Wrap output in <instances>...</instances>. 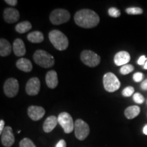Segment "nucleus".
Returning a JSON list of instances; mask_svg holds the SVG:
<instances>
[{
  "label": "nucleus",
  "instance_id": "obj_15",
  "mask_svg": "<svg viewBox=\"0 0 147 147\" xmlns=\"http://www.w3.org/2000/svg\"><path fill=\"white\" fill-rule=\"evenodd\" d=\"M12 49H13L14 54L18 57H23L26 54L25 44L23 40L19 38H17L14 41Z\"/></svg>",
  "mask_w": 147,
  "mask_h": 147
},
{
  "label": "nucleus",
  "instance_id": "obj_31",
  "mask_svg": "<svg viewBox=\"0 0 147 147\" xmlns=\"http://www.w3.org/2000/svg\"><path fill=\"white\" fill-rule=\"evenodd\" d=\"M5 2L11 6H15L17 4L18 1L16 0H5Z\"/></svg>",
  "mask_w": 147,
  "mask_h": 147
},
{
  "label": "nucleus",
  "instance_id": "obj_20",
  "mask_svg": "<svg viewBox=\"0 0 147 147\" xmlns=\"http://www.w3.org/2000/svg\"><path fill=\"white\" fill-rule=\"evenodd\" d=\"M140 113V108L138 106H131L127 108L124 114L127 119H133L139 115Z\"/></svg>",
  "mask_w": 147,
  "mask_h": 147
},
{
  "label": "nucleus",
  "instance_id": "obj_8",
  "mask_svg": "<svg viewBox=\"0 0 147 147\" xmlns=\"http://www.w3.org/2000/svg\"><path fill=\"white\" fill-rule=\"evenodd\" d=\"M58 123L63 129L65 134H69L74 129V123L71 116L69 113L63 112L58 116Z\"/></svg>",
  "mask_w": 147,
  "mask_h": 147
},
{
  "label": "nucleus",
  "instance_id": "obj_17",
  "mask_svg": "<svg viewBox=\"0 0 147 147\" xmlns=\"http://www.w3.org/2000/svg\"><path fill=\"white\" fill-rule=\"evenodd\" d=\"M46 83L51 89H55L58 84L57 74L54 70L48 71L46 75Z\"/></svg>",
  "mask_w": 147,
  "mask_h": 147
},
{
  "label": "nucleus",
  "instance_id": "obj_1",
  "mask_svg": "<svg viewBox=\"0 0 147 147\" xmlns=\"http://www.w3.org/2000/svg\"><path fill=\"white\" fill-rule=\"evenodd\" d=\"M74 21L78 26L82 28H93L100 23V16L94 11L82 9L75 14Z\"/></svg>",
  "mask_w": 147,
  "mask_h": 147
},
{
  "label": "nucleus",
  "instance_id": "obj_33",
  "mask_svg": "<svg viewBox=\"0 0 147 147\" xmlns=\"http://www.w3.org/2000/svg\"><path fill=\"white\" fill-rule=\"evenodd\" d=\"M140 87L142 90H145V91L147 90V79H146V80H144V81H143L142 83H141Z\"/></svg>",
  "mask_w": 147,
  "mask_h": 147
},
{
  "label": "nucleus",
  "instance_id": "obj_21",
  "mask_svg": "<svg viewBox=\"0 0 147 147\" xmlns=\"http://www.w3.org/2000/svg\"><path fill=\"white\" fill-rule=\"evenodd\" d=\"M27 40L32 43H41L44 40V34L38 31L31 32L27 35Z\"/></svg>",
  "mask_w": 147,
  "mask_h": 147
},
{
  "label": "nucleus",
  "instance_id": "obj_24",
  "mask_svg": "<svg viewBox=\"0 0 147 147\" xmlns=\"http://www.w3.org/2000/svg\"><path fill=\"white\" fill-rule=\"evenodd\" d=\"M134 70V67L131 64H126V65H123L120 69V72L121 74L126 75L128 74L131 73V71Z\"/></svg>",
  "mask_w": 147,
  "mask_h": 147
},
{
  "label": "nucleus",
  "instance_id": "obj_36",
  "mask_svg": "<svg viewBox=\"0 0 147 147\" xmlns=\"http://www.w3.org/2000/svg\"><path fill=\"white\" fill-rule=\"evenodd\" d=\"M144 69H147V61H146V63L144 65Z\"/></svg>",
  "mask_w": 147,
  "mask_h": 147
},
{
  "label": "nucleus",
  "instance_id": "obj_5",
  "mask_svg": "<svg viewBox=\"0 0 147 147\" xmlns=\"http://www.w3.org/2000/svg\"><path fill=\"white\" fill-rule=\"evenodd\" d=\"M80 60L84 65L91 67H94L100 64L101 57L93 51L84 50L80 54Z\"/></svg>",
  "mask_w": 147,
  "mask_h": 147
},
{
  "label": "nucleus",
  "instance_id": "obj_29",
  "mask_svg": "<svg viewBox=\"0 0 147 147\" xmlns=\"http://www.w3.org/2000/svg\"><path fill=\"white\" fill-rule=\"evenodd\" d=\"M143 74L141 72H136L134 74L133 76V79L135 82H141L143 79Z\"/></svg>",
  "mask_w": 147,
  "mask_h": 147
},
{
  "label": "nucleus",
  "instance_id": "obj_3",
  "mask_svg": "<svg viewBox=\"0 0 147 147\" xmlns=\"http://www.w3.org/2000/svg\"><path fill=\"white\" fill-rule=\"evenodd\" d=\"M35 63L44 68H49L55 64L54 57L43 50H37L33 56Z\"/></svg>",
  "mask_w": 147,
  "mask_h": 147
},
{
  "label": "nucleus",
  "instance_id": "obj_25",
  "mask_svg": "<svg viewBox=\"0 0 147 147\" xmlns=\"http://www.w3.org/2000/svg\"><path fill=\"white\" fill-rule=\"evenodd\" d=\"M20 147H36V145L32 140L27 138H23L19 143Z\"/></svg>",
  "mask_w": 147,
  "mask_h": 147
},
{
  "label": "nucleus",
  "instance_id": "obj_23",
  "mask_svg": "<svg viewBox=\"0 0 147 147\" xmlns=\"http://www.w3.org/2000/svg\"><path fill=\"white\" fill-rule=\"evenodd\" d=\"M125 12L128 14H131V15H139L143 13V10L138 7H131V8H127Z\"/></svg>",
  "mask_w": 147,
  "mask_h": 147
},
{
  "label": "nucleus",
  "instance_id": "obj_28",
  "mask_svg": "<svg viewBox=\"0 0 147 147\" xmlns=\"http://www.w3.org/2000/svg\"><path fill=\"white\" fill-rule=\"evenodd\" d=\"M133 100H134V102L137 104H142L144 102V97H143V95L140 93H134V96H133Z\"/></svg>",
  "mask_w": 147,
  "mask_h": 147
},
{
  "label": "nucleus",
  "instance_id": "obj_9",
  "mask_svg": "<svg viewBox=\"0 0 147 147\" xmlns=\"http://www.w3.org/2000/svg\"><path fill=\"white\" fill-rule=\"evenodd\" d=\"M18 90H19V84L16 78H10L5 80L3 86V91L7 97H15L17 95Z\"/></svg>",
  "mask_w": 147,
  "mask_h": 147
},
{
  "label": "nucleus",
  "instance_id": "obj_16",
  "mask_svg": "<svg viewBox=\"0 0 147 147\" xmlns=\"http://www.w3.org/2000/svg\"><path fill=\"white\" fill-rule=\"evenodd\" d=\"M58 123V118L55 116H50L46 119L43 124V129L46 133H50L57 126Z\"/></svg>",
  "mask_w": 147,
  "mask_h": 147
},
{
  "label": "nucleus",
  "instance_id": "obj_22",
  "mask_svg": "<svg viewBox=\"0 0 147 147\" xmlns=\"http://www.w3.org/2000/svg\"><path fill=\"white\" fill-rule=\"evenodd\" d=\"M32 27V24L29 21H23L16 25L15 30L19 34H25L30 30Z\"/></svg>",
  "mask_w": 147,
  "mask_h": 147
},
{
  "label": "nucleus",
  "instance_id": "obj_26",
  "mask_svg": "<svg viewBox=\"0 0 147 147\" xmlns=\"http://www.w3.org/2000/svg\"><path fill=\"white\" fill-rule=\"evenodd\" d=\"M108 12L110 16L114 18H118L121 16V11L117 8H114V7L108 9Z\"/></svg>",
  "mask_w": 147,
  "mask_h": 147
},
{
  "label": "nucleus",
  "instance_id": "obj_30",
  "mask_svg": "<svg viewBox=\"0 0 147 147\" xmlns=\"http://www.w3.org/2000/svg\"><path fill=\"white\" fill-rule=\"evenodd\" d=\"M146 61H147V57H146L144 55H142V56H141L139 58L138 61V64L140 65H144L145 63H146Z\"/></svg>",
  "mask_w": 147,
  "mask_h": 147
},
{
  "label": "nucleus",
  "instance_id": "obj_27",
  "mask_svg": "<svg viewBox=\"0 0 147 147\" xmlns=\"http://www.w3.org/2000/svg\"><path fill=\"white\" fill-rule=\"evenodd\" d=\"M134 91H135V90H134V88L133 87L129 86V87H125L123 90L122 95L125 97H130L131 95L134 94Z\"/></svg>",
  "mask_w": 147,
  "mask_h": 147
},
{
  "label": "nucleus",
  "instance_id": "obj_10",
  "mask_svg": "<svg viewBox=\"0 0 147 147\" xmlns=\"http://www.w3.org/2000/svg\"><path fill=\"white\" fill-rule=\"evenodd\" d=\"M14 136L12 129L10 126L5 127L2 133L1 134V142L5 147H10L14 144Z\"/></svg>",
  "mask_w": 147,
  "mask_h": 147
},
{
  "label": "nucleus",
  "instance_id": "obj_34",
  "mask_svg": "<svg viewBox=\"0 0 147 147\" xmlns=\"http://www.w3.org/2000/svg\"><path fill=\"white\" fill-rule=\"evenodd\" d=\"M4 125H5L4 121H3V120L0 121V134L2 133L3 129H4V128H5Z\"/></svg>",
  "mask_w": 147,
  "mask_h": 147
},
{
  "label": "nucleus",
  "instance_id": "obj_18",
  "mask_svg": "<svg viewBox=\"0 0 147 147\" xmlns=\"http://www.w3.org/2000/svg\"><path fill=\"white\" fill-rule=\"evenodd\" d=\"M16 65L18 69L23 71H25V72H30L33 68L32 62L25 58L19 59L16 61Z\"/></svg>",
  "mask_w": 147,
  "mask_h": 147
},
{
  "label": "nucleus",
  "instance_id": "obj_35",
  "mask_svg": "<svg viewBox=\"0 0 147 147\" xmlns=\"http://www.w3.org/2000/svg\"><path fill=\"white\" fill-rule=\"evenodd\" d=\"M143 132H144L145 135H147V125H145L144 127V128H143Z\"/></svg>",
  "mask_w": 147,
  "mask_h": 147
},
{
  "label": "nucleus",
  "instance_id": "obj_6",
  "mask_svg": "<svg viewBox=\"0 0 147 147\" xmlns=\"http://www.w3.org/2000/svg\"><path fill=\"white\" fill-rule=\"evenodd\" d=\"M70 19V14L64 9H56L50 14V21L53 25H59L65 23Z\"/></svg>",
  "mask_w": 147,
  "mask_h": 147
},
{
  "label": "nucleus",
  "instance_id": "obj_19",
  "mask_svg": "<svg viewBox=\"0 0 147 147\" xmlns=\"http://www.w3.org/2000/svg\"><path fill=\"white\" fill-rule=\"evenodd\" d=\"M12 46L8 40L1 38L0 40V55L1 57L8 56L12 52Z\"/></svg>",
  "mask_w": 147,
  "mask_h": 147
},
{
  "label": "nucleus",
  "instance_id": "obj_32",
  "mask_svg": "<svg viewBox=\"0 0 147 147\" xmlns=\"http://www.w3.org/2000/svg\"><path fill=\"white\" fill-rule=\"evenodd\" d=\"M55 147H66V142L64 140H60Z\"/></svg>",
  "mask_w": 147,
  "mask_h": 147
},
{
  "label": "nucleus",
  "instance_id": "obj_11",
  "mask_svg": "<svg viewBox=\"0 0 147 147\" xmlns=\"http://www.w3.org/2000/svg\"><path fill=\"white\" fill-rule=\"evenodd\" d=\"M26 93L29 95H36L39 93L40 90V81L39 78L37 77L30 78L27 82L26 87Z\"/></svg>",
  "mask_w": 147,
  "mask_h": 147
},
{
  "label": "nucleus",
  "instance_id": "obj_12",
  "mask_svg": "<svg viewBox=\"0 0 147 147\" xmlns=\"http://www.w3.org/2000/svg\"><path fill=\"white\" fill-rule=\"evenodd\" d=\"M27 113L31 119L36 121L40 120L45 116V110L41 106H31L28 108Z\"/></svg>",
  "mask_w": 147,
  "mask_h": 147
},
{
  "label": "nucleus",
  "instance_id": "obj_14",
  "mask_svg": "<svg viewBox=\"0 0 147 147\" xmlns=\"http://www.w3.org/2000/svg\"><path fill=\"white\" fill-rule=\"evenodd\" d=\"M130 55L127 51H120L115 55L114 61L117 66H123L126 65L130 61Z\"/></svg>",
  "mask_w": 147,
  "mask_h": 147
},
{
  "label": "nucleus",
  "instance_id": "obj_13",
  "mask_svg": "<svg viewBox=\"0 0 147 147\" xmlns=\"http://www.w3.org/2000/svg\"><path fill=\"white\" fill-rule=\"evenodd\" d=\"M20 17L19 12L15 8H7L3 11V18L8 23H14L18 21Z\"/></svg>",
  "mask_w": 147,
  "mask_h": 147
},
{
  "label": "nucleus",
  "instance_id": "obj_7",
  "mask_svg": "<svg viewBox=\"0 0 147 147\" xmlns=\"http://www.w3.org/2000/svg\"><path fill=\"white\" fill-rule=\"evenodd\" d=\"M74 132L77 139L79 140H84L89 134V125L82 119H77L74 122Z\"/></svg>",
  "mask_w": 147,
  "mask_h": 147
},
{
  "label": "nucleus",
  "instance_id": "obj_2",
  "mask_svg": "<svg viewBox=\"0 0 147 147\" xmlns=\"http://www.w3.org/2000/svg\"><path fill=\"white\" fill-rule=\"evenodd\" d=\"M49 40L54 47L59 51L67 49L69 45V41L67 36L59 30H52L49 34Z\"/></svg>",
  "mask_w": 147,
  "mask_h": 147
},
{
  "label": "nucleus",
  "instance_id": "obj_4",
  "mask_svg": "<svg viewBox=\"0 0 147 147\" xmlns=\"http://www.w3.org/2000/svg\"><path fill=\"white\" fill-rule=\"evenodd\" d=\"M103 84L106 91L113 93L121 87V82L117 76L112 72H108L103 77Z\"/></svg>",
  "mask_w": 147,
  "mask_h": 147
}]
</instances>
